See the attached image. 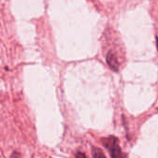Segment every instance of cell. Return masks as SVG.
I'll list each match as a JSON object with an SVG mask.
<instances>
[{"label":"cell","mask_w":158,"mask_h":158,"mask_svg":"<svg viewBox=\"0 0 158 158\" xmlns=\"http://www.w3.org/2000/svg\"><path fill=\"white\" fill-rule=\"evenodd\" d=\"M103 145L109 151L112 158H125L122 150L119 146L118 140L115 136H109L107 138L101 139Z\"/></svg>","instance_id":"obj_1"},{"label":"cell","mask_w":158,"mask_h":158,"mask_svg":"<svg viewBox=\"0 0 158 158\" xmlns=\"http://www.w3.org/2000/svg\"><path fill=\"white\" fill-rule=\"evenodd\" d=\"M106 62L108 64V66L110 67V69L114 71H118L119 69V66H120V63H119V60L118 58V56L117 54L114 52V50H110L107 52L106 54Z\"/></svg>","instance_id":"obj_2"},{"label":"cell","mask_w":158,"mask_h":158,"mask_svg":"<svg viewBox=\"0 0 158 158\" xmlns=\"http://www.w3.org/2000/svg\"><path fill=\"white\" fill-rule=\"evenodd\" d=\"M92 155H93V158H106L101 149L94 146L92 147Z\"/></svg>","instance_id":"obj_3"},{"label":"cell","mask_w":158,"mask_h":158,"mask_svg":"<svg viewBox=\"0 0 158 158\" xmlns=\"http://www.w3.org/2000/svg\"><path fill=\"white\" fill-rule=\"evenodd\" d=\"M11 158H22V156H20L19 153H18V152H13L12 155H11Z\"/></svg>","instance_id":"obj_4"},{"label":"cell","mask_w":158,"mask_h":158,"mask_svg":"<svg viewBox=\"0 0 158 158\" xmlns=\"http://www.w3.org/2000/svg\"><path fill=\"white\" fill-rule=\"evenodd\" d=\"M76 158H86V156L83 153H77L76 154Z\"/></svg>","instance_id":"obj_5"}]
</instances>
